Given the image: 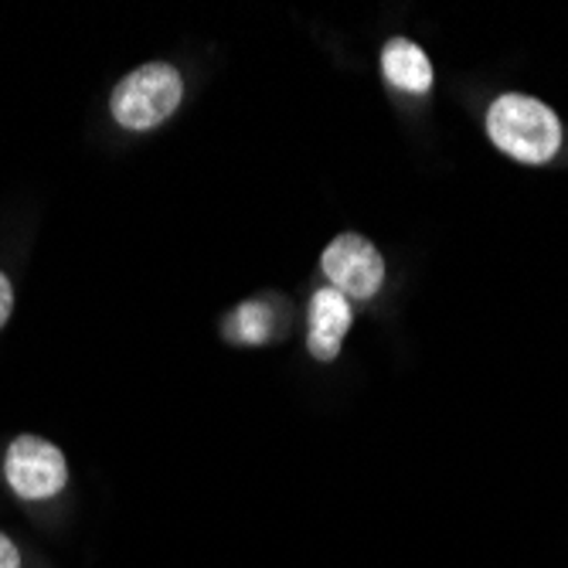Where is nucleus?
<instances>
[{"label": "nucleus", "mask_w": 568, "mask_h": 568, "mask_svg": "<svg viewBox=\"0 0 568 568\" xmlns=\"http://www.w3.org/2000/svg\"><path fill=\"white\" fill-rule=\"evenodd\" d=\"M0 568H21V555L8 535H0Z\"/></svg>", "instance_id": "nucleus-9"}, {"label": "nucleus", "mask_w": 568, "mask_h": 568, "mask_svg": "<svg viewBox=\"0 0 568 568\" xmlns=\"http://www.w3.org/2000/svg\"><path fill=\"white\" fill-rule=\"evenodd\" d=\"M4 477L18 497L48 500L65 487L69 470L59 446H51L48 439L38 436H18L4 459Z\"/></svg>", "instance_id": "nucleus-3"}, {"label": "nucleus", "mask_w": 568, "mask_h": 568, "mask_svg": "<svg viewBox=\"0 0 568 568\" xmlns=\"http://www.w3.org/2000/svg\"><path fill=\"white\" fill-rule=\"evenodd\" d=\"M324 273L347 300H372L385 283V260L365 235L344 232L324 248Z\"/></svg>", "instance_id": "nucleus-4"}, {"label": "nucleus", "mask_w": 568, "mask_h": 568, "mask_svg": "<svg viewBox=\"0 0 568 568\" xmlns=\"http://www.w3.org/2000/svg\"><path fill=\"white\" fill-rule=\"evenodd\" d=\"M382 72L395 89L405 92H429L433 89V65L419 44L408 38H392L382 51Z\"/></svg>", "instance_id": "nucleus-6"}, {"label": "nucleus", "mask_w": 568, "mask_h": 568, "mask_svg": "<svg viewBox=\"0 0 568 568\" xmlns=\"http://www.w3.org/2000/svg\"><path fill=\"white\" fill-rule=\"evenodd\" d=\"M181 72L164 62H150L113 89V116L126 130H153L181 106Z\"/></svg>", "instance_id": "nucleus-2"}, {"label": "nucleus", "mask_w": 568, "mask_h": 568, "mask_svg": "<svg viewBox=\"0 0 568 568\" xmlns=\"http://www.w3.org/2000/svg\"><path fill=\"white\" fill-rule=\"evenodd\" d=\"M11 310H14V290H11V283H8V276L0 273V327L8 324V317H11Z\"/></svg>", "instance_id": "nucleus-8"}, {"label": "nucleus", "mask_w": 568, "mask_h": 568, "mask_svg": "<svg viewBox=\"0 0 568 568\" xmlns=\"http://www.w3.org/2000/svg\"><path fill=\"white\" fill-rule=\"evenodd\" d=\"M351 327V300L334 286H324L310 300V354L331 361L341 351V341Z\"/></svg>", "instance_id": "nucleus-5"}, {"label": "nucleus", "mask_w": 568, "mask_h": 568, "mask_svg": "<svg viewBox=\"0 0 568 568\" xmlns=\"http://www.w3.org/2000/svg\"><path fill=\"white\" fill-rule=\"evenodd\" d=\"M487 133L497 150L521 164H548L558 143H561V123L545 106V102L507 92L487 110Z\"/></svg>", "instance_id": "nucleus-1"}, {"label": "nucleus", "mask_w": 568, "mask_h": 568, "mask_svg": "<svg viewBox=\"0 0 568 568\" xmlns=\"http://www.w3.org/2000/svg\"><path fill=\"white\" fill-rule=\"evenodd\" d=\"M229 334L235 341H245V344H263L273 337V314L263 303H245L229 321Z\"/></svg>", "instance_id": "nucleus-7"}]
</instances>
